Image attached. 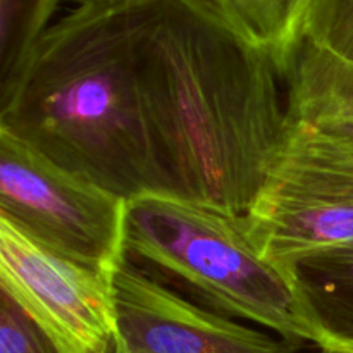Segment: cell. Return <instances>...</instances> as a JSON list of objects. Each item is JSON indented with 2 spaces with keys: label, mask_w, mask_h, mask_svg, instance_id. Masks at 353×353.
I'll list each match as a JSON object with an SVG mask.
<instances>
[{
  "label": "cell",
  "mask_w": 353,
  "mask_h": 353,
  "mask_svg": "<svg viewBox=\"0 0 353 353\" xmlns=\"http://www.w3.org/2000/svg\"><path fill=\"white\" fill-rule=\"evenodd\" d=\"M303 40L353 62V0H312L303 21Z\"/></svg>",
  "instance_id": "12"
},
{
  "label": "cell",
  "mask_w": 353,
  "mask_h": 353,
  "mask_svg": "<svg viewBox=\"0 0 353 353\" xmlns=\"http://www.w3.org/2000/svg\"><path fill=\"white\" fill-rule=\"evenodd\" d=\"M285 79L286 116L353 124V62L303 40Z\"/></svg>",
  "instance_id": "9"
},
{
  "label": "cell",
  "mask_w": 353,
  "mask_h": 353,
  "mask_svg": "<svg viewBox=\"0 0 353 353\" xmlns=\"http://www.w3.org/2000/svg\"><path fill=\"white\" fill-rule=\"evenodd\" d=\"M310 343L353 353V241L309 252L288 268Z\"/></svg>",
  "instance_id": "8"
},
{
  "label": "cell",
  "mask_w": 353,
  "mask_h": 353,
  "mask_svg": "<svg viewBox=\"0 0 353 353\" xmlns=\"http://www.w3.org/2000/svg\"><path fill=\"white\" fill-rule=\"evenodd\" d=\"M161 195L245 216L286 123L268 48L217 0H123Z\"/></svg>",
  "instance_id": "1"
},
{
  "label": "cell",
  "mask_w": 353,
  "mask_h": 353,
  "mask_svg": "<svg viewBox=\"0 0 353 353\" xmlns=\"http://www.w3.org/2000/svg\"><path fill=\"white\" fill-rule=\"evenodd\" d=\"M62 0H0V105L16 90L24 68Z\"/></svg>",
  "instance_id": "11"
},
{
  "label": "cell",
  "mask_w": 353,
  "mask_h": 353,
  "mask_svg": "<svg viewBox=\"0 0 353 353\" xmlns=\"http://www.w3.org/2000/svg\"><path fill=\"white\" fill-rule=\"evenodd\" d=\"M0 288L61 353H110L114 274L71 261L0 217Z\"/></svg>",
  "instance_id": "6"
},
{
  "label": "cell",
  "mask_w": 353,
  "mask_h": 353,
  "mask_svg": "<svg viewBox=\"0 0 353 353\" xmlns=\"http://www.w3.org/2000/svg\"><path fill=\"white\" fill-rule=\"evenodd\" d=\"M110 353H295L300 345L188 302L131 261L114 274Z\"/></svg>",
  "instance_id": "7"
},
{
  "label": "cell",
  "mask_w": 353,
  "mask_h": 353,
  "mask_svg": "<svg viewBox=\"0 0 353 353\" xmlns=\"http://www.w3.org/2000/svg\"><path fill=\"white\" fill-rule=\"evenodd\" d=\"M0 353H61L26 310L0 288Z\"/></svg>",
  "instance_id": "13"
},
{
  "label": "cell",
  "mask_w": 353,
  "mask_h": 353,
  "mask_svg": "<svg viewBox=\"0 0 353 353\" xmlns=\"http://www.w3.org/2000/svg\"><path fill=\"white\" fill-rule=\"evenodd\" d=\"M257 38L286 78L302 43L303 21L312 0H217Z\"/></svg>",
  "instance_id": "10"
},
{
  "label": "cell",
  "mask_w": 353,
  "mask_h": 353,
  "mask_svg": "<svg viewBox=\"0 0 353 353\" xmlns=\"http://www.w3.org/2000/svg\"><path fill=\"white\" fill-rule=\"evenodd\" d=\"M128 200L0 130V217L43 247L116 274L126 261Z\"/></svg>",
  "instance_id": "5"
},
{
  "label": "cell",
  "mask_w": 353,
  "mask_h": 353,
  "mask_svg": "<svg viewBox=\"0 0 353 353\" xmlns=\"http://www.w3.org/2000/svg\"><path fill=\"white\" fill-rule=\"evenodd\" d=\"M0 130L123 199L161 195L123 0H79L48 28L0 105Z\"/></svg>",
  "instance_id": "2"
},
{
  "label": "cell",
  "mask_w": 353,
  "mask_h": 353,
  "mask_svg": "<svg viewBox=\"0 0 353 353\" xmlns=\"http://www.w3.org/2000/svg\"><path fill=\"white\" fill-rule=\"evenodd\" d=\"M124 248L188 286L216 312L310 341L290 272L262 255L243 216L165 195L128 200Z\"/></svg>",
  "instance_id": "3"
},
{
  "label": "cell",
  "mask_w": 353,
  "mask_h": 353,
  "mask_svg": "<svg viewBox=\"0 0 353 353\" xmlns=\"http://www.w3.org/2000/svg\"><path fill=\"white\" fill-rule=\"evenodd\" d=\"M265 259H295L353 241V124L286 116L268 174L245 214Z\"/></svg>",
  "instance_id": "4"
}]
</instances>
